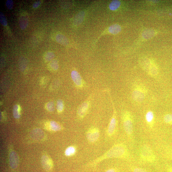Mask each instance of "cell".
<instances>
[{"mask_svg": "<svg viewBox=\"0 0 172 172\" xmlns=\"http://www.w3.org/2000/svg\"><path fill=\"white\" fill-rule=\"evenodd\" d=\"M145 92L141 88H137L133 92V99L138 102H142L145 97Z\"/></svg>", "mask_w": 172, "mask_h": 172, "instance_id": "cell-7", "label": "cell"}, {"mask_svg": "<svg viewBox=\"0 0 172 172\" xmlns=\"http://www.w3.org/2000/svg\"><path fill=\"white\" fill-rule=\"evenodd\" d=\"M132 158L127 146L123 143H117L99 158L97 160L112 158H119L130 160Z\"/></svg>", "mask_w": 172, "mask_h": 172, "instance_id": "cell-1", "label": "cell"}, {"mask_svg": "<svg viewBox=\"0 0 172 172\" xmlns=\"http://www.w3.org/2000/svg\"><path fill=\"white\" fill-rule=\"evenodd\" d=\"M42 164L43 167L46 170H50L52 167V161L47 156H43L42 160Z\"/></svg>", "mask_w": 172, "mask_h": 172, "instance_id": "cell-11", "label": "cell"}, {"mask_svg": "<svg viewBox=\"0 0 172 172\" xmlns=\"http://www.w3.org/2000/svg\"><path fill=\"white\" fill-rule=\"evenodd\" d=\"M20 108L19 106L16 105L14 106L13 113V116L15 119H19L20 117Z\"/></svg>", "mask_w": 172, "mask_h": 172, "instance_id": "cell-21", "label": "cell"}, {"mask_svg": "<svg viewBox=\"0 0 172 172\" xmlns=\"http://www.w3.org/2000/svg\"><path fill=\"white\" fill-rule=\"evenodd\" d=\"M121 4V2L119 1H112L109 5L110 9L112 11L116 10L118 9Z\"/></svg>", "mask_w": 172, "mask_h": 172, "instance_id": "cell-19", "label": "cell"}, {"mask_svg": "<svg viewBox=\"0 0 172 172\" xmlns=\"http://www.w3.org/2000/svg\"><path fill=\"white\" fill-rule=\"evenodd\" d=\"M9 162L11 167L15 169L18 165L19 161L18 156L14 151L11 152L9 155Z\"/></svg>", "mask_w": 172, "mask_h": 172, "instance_id": "cell-9", "label": "cell"}, {"mask_svg": "<svg viewBox=\"0 0 172 172\" xmlns=\"http://www.w3.org/2000/svg\"><path fill=\"white\" fill-rule=\"evenodd\" d=\"M155 31L153 30H146L143 32L142 33V36L143 38L145 39H150L154 36L155 34Z\"/></svg>", "mask_w": 172, "mask_h": 172, "instance_id": "cell-15", "label": "cell"}, {"mask_svg": "<svg viewBox=\"0 0 172 172\" xmlns=\"http://www.w3.org/2000/svg\"><path fill=\"white\" fill-rule=\"evenodd\" d=\"M133 172H150L141 168L135 167L133 169Z\"/></svg>", "mask_w": 172, "mask_h": 172, "instance_id": "cell-29", "label": "cell"}, {"mask_svg": "<svg viewBox=\"0 0 172 172\" xmlns=\"http://www.w3.org/2000/svg\"><path fill=\"white\" fill-rule=\"evenodd\" d=\"M19 23L20 28L22 30H25L28 24V16L25 14H23L20 16Z\"/></svg>", "mask_w": 172, "mask_h": 172, "instance_id": "cell-12", "label": "cell"}, {"mask_svg": "<svg viewBox=\"0 0 172 172\" xmlns=\"http://www.w3.org/2000/svg\"><path fill=\"white\" fill-rule=\"evenodd\" d=\"M165 122L169 125H172V114H168L165 115L163 118Z\"/></svg>", "mask_w": 172, "mask_h": 172, "instance_id": "cell-24", "label": "cell"}, {"mask_svg": "<svg viewBox=\"0 0 172 172\" xmlns=\"http://www.w3.org/2000/svg\"><path fill=\"white\" fill-rule=\"evenodd\" d=\"M6 5L8 9H12L13 6V2L12 0H7L6 2Z\"/></svg>", "mask_w": 172, "mask_h": 172, "instance_id": "cell-28", "label": "cell"}, {"mask_svg": "<svg viewBox=\"0 0 172 172\" xmlns=\"http://www.w3.org/2000/svg\"><path fill=\"white\" fill-rule=\"evenodd\" d=\"M116 171L115 169H109L105 172H116Z\"/></svg>", "mask_w": 172, "mask_h": 172, "instance_id": "cell-32", "label": "cell"}, {"mask_svg": "<svg viewBox=\"0 0 172 172\" xmlns=\"http://www.w3.org/2000/svg\"><path fill=\"white\" fill-rule=\"evenodd\" d=\"M89 106L90 104L88 101H85L80 105L77 111L78 116L80 118H83L85 116Z\"/></svg>", "mask_w": 172, "mask_h": 172, "instance_id": "cell-8", "label": "cell"}, {"mask_svg": "<svg viewBox=\"0 0 172 172\" xmlns=\"http://www.w3.org/2000/svg\"><path fill=\"white\" fill-rule=\"evenodd\" d=\"M51 130L53 131H58L61 130V126L58 123L54 121H51L49 124Z\"/></svg>", "mask_w": 172, "mask_h": 172, "instance_id": "cell-18", "label": "cell"}, {"mask_svg": "<svg viewBox=\"0 0 172 172\" xmlns=\"http://www.w3.org/2000/svg\"><path fill=\"white\" fill-rule=\"evenodd\" d=\"M41 4V1H36L34 3L32 6L34 8H37L39 7Z\"/></svg>", "mask_w": 172, "mask_h": 172, "instance_id": "cell-30", "label": "cell"}, {"mask_svg": "<svg viewBox=\"0 0 172 172\" xmlns=\"http://www.w3.org/2000/svg\"><path fill=\"white\" fill-rule=\"evenodd\" d=\"M168 172H172V167H170L168 168Z\"/></svg>", "mask_w": 172, "mask_h": 172, "instance_id": "cell-33", "label": "cell"}, {"mask_svg": "<svg viewBox=\"0 0 172 172\" xmlns=\"http://www.w3.org/2000/svg\"><path fill=\"white\" fill-rule=\"evenodd\" d=\"M145 120L147 124L150 128H153L154 124V115L153 111H149L146 113Z\"/></svg>", "mask_w": 172, "mask_h": 172, "instance_id": "cell-10", "label": "cell"}, {"mask_svg": "<svg viewBox=\"0 0 172 172\" xmlns=\"http://www.w3.org/2000/svg\"><path fill=\"white\" fill-rule=\"evenodd\" d=\"M32 133V135L34 138L36 139H40V138L42 137V134H39L42 133V131L40 130H34Z\"/></svg>", "mask_w": 172, "mask_h": 172, "instance_id": "cell-25", "label": "cell"}, {"mask_svg": "<svg viewBox=\"0 0 172 172\" xmlns=\"http://www.w3.org/2000/svg\"></svg>", "mask_w": 172, "mask_h": 172, "instance_id": "cell-34", "label": "cell"}, {"mask_svg": "<svg viewBox=\"0 0 172 172\" xmlns=\"http://www.w3.org/2000/svg\"><path fill=\"white\" fill-rule=\"evenodd\" d=\"M46 108L49 112H52L54 110V104L52 102H48L46 105Z\"/></svg>", "mask_w": 172, "mask_h": 172, "instance_id": "cell-27", "label": "cell"}, {"mask_svg": "<svg viewBox=\"0 0 172 172\" xmlns=\"http://www.w3.org/2000/svg\"><path fill=\"white\" fill-rule=\"evenodd\" d=\"M55 56L52 52L49 51L46 53L44 56V58L46 62H50L54 58Z\"/></svg>", "mask_w": 172, "mask_h": 172, "instance_id": "cell-20", "label": "cell"}, {"mask_svg": "<svg viewBox=\"0 0 172 172\" xmlns=\"http://www.w3.org/2000/svg\"><path fill=\"white\" fill-rule=\"evenodd\" d=\"M121 30V28L120 26L117 24L112 25L109 27L108 31L110 33L113 34H118Z\"/></svg>", "mask_w": 172, "mask_h": 172, "instance_id": "cell-16", "label": "cell"}, {"mask_svg": "<svg viewBox=\"0 0 172 172\" xmlns=\"http://www.w3.org/2000/svg\"><path fill=\"white\" fill-rule=\"evenodd\" d=\"M117 130V120L116 112L114 111L112 117L109 123L107 130L108 136L112 137L114 136Z\"/></svg>", "mask_w": 172, "mask_h": 172, "instance_id": "cell-4", "label": "cell"}, {"mask_svg": "<svg viewBox=\"0 0 172 172\" xmlns=\"http://www.w3.org/2000/svg\"><path fill=\"white\" fill-rule=\"evenodd\" d=\"M123 128L127 136L132 139L134 136V125L132 116L128 111H126L122 116Z\"/></svg>", "mask_w": 172, "mask_h": 172, "instance_id": "cell-2", "label": "cell"}, {"mask_svg": "<svg viewBox=\"0 0 172 172\" xmlns=\"http://www.w3.org/2000/svg\"><path fill=\"white\" fill-rule=\"evenodd\" d=\"M47 79L45 78H42L41 80V84L42 85H44L47 82Z\"/></svg>", "mask_w": 172, "mask_h": 172, "instance_id": "cell-31", "label": "cell"}, {"mask_svg": "<svg viewBox=\"0 0 172 172\" xmlns=\"http://www.w3.org/2000/svg\"><path fill=\"white\" fill-rule=\"evenodd\" d=\"M58 61L55 59L52 60L48 65V69L50 71H56L58 70Z\"/></svg>", "mask_w": 172, "mask_h": 172, "instance_id": "cell-17", "label": "cell"}, {"mask_svg": "<svg viewBox=\"0 0 172 172\" xmlns=\"http://www.w3.org/2000/svg\"><path fill=\"white\" fill-rule=\"evenodd\" d=\"M0 22L1 24L4 26H6L7 24V19L4 14L1 11L0 12Z\"/></svg>", "mask_w": 172, "mask_h": 172, "instance_id": "cell-26", "label": "cell"}, {"mask_svg": "<svg viewBox=\"0 0 172 172\" xmlns=\"http://www.w3.org/2000/svg\"><path fill=\"white\" fill-rule=\"evenodd\" d=\"M140 158L143 161L148 163L156 161V156L153 149L148 145H143L139 150Z\"/></svg>", "mask_w": 172, "mask_h": 172, "instance_id": "cell-3", "label": "cell"}, {"mask_svg": "<svg viewBox=\"0 0 172 172\" xmlns=\"http://www.w3.org/2000/svg\"><path fill=\"white\" fill-rule=\"evenodd\" d=\"M76 152V149L73 146H70L68 147L65 151V153L66 156H70L73 155Z\"/></svg>", "mask_w": 172, "mask_h": 172, "instance_id": "cell-22", "label": "cell"}, {"mask_svg": "<svg viewBox=\"0 0 172 172\" xmlns=\"http://www.w3.org/2000/svg\"><path fill=\"white\" fill-rule=\"evenodd\" d=\"M85 15L84 11H81L77 14L74 19V24L75 25H78L82 22Z\"/></svg>", "mask_w": 172, "mask_h": 172, "instance_id": "cell-14", "label": "cell"}, {"mask_svg": "<svg viewBox=\"0 0 172 172\" xmlns=\"http://www.w3.org/2000/svg\"><path fill=\"white\" fill-rule=\"evenodd\" d=\"M100 135V132L98 128L92 127L89 129L86 134V136L88 141L91 142H96Z\"/></svg>", "mask_w": 172, "mask_h": 172, "instance_id": "cell-5", "label": "cell"}, {"mask_svg": "<svg viewBox=\"0 0 172 172\" xmlns=\"http://www.w3.org/2000/svg\"><path fill=\"white\" fill-rule=\"evenodd\" d=\"M71 77L75 84L78 88H82L84 86V82L80 75L76 71L71 72Z\"/></svg>", "mask_w": 172, "mask_h": 172, "instance_id": "cell-6", "label": "cell"}, {"mask_svg": "<svg viewBox=\"0 0 172 172\" xmlns=\"http://www.w3.org/2000/svg\"><path fill=\"white\" fill-rule=\"evenodd\" d=\"M56 108L59 113H61L64 110V104L61 100H57L56 104Z\"/></svg>", "mask_w": 172, "mask_h": 172, "instance_id": "cell-23", "label": "cell"}, {"mask_svg": "<svg viewBox=\"0 0 172 172\" xmlns=\"http://www.w3.org/2000/svg\"><path fill=\"white\" fill-rule=\"evenodd\" d=\"M56 42L59 44L64 46L69 44V42L67 37L62 34H57L56 36Z\"/></svg>", "mask_w": 172, "mask_h": 172, "instance_id": "cell-13", "label": "cell"}]
</instances>
